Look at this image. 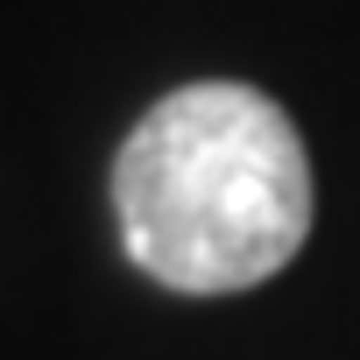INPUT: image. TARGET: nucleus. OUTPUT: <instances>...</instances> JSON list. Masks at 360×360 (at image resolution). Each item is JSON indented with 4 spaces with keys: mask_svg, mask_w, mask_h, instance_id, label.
I'll use <instances>...</instances> for the list:
<instances>
[{
    "mask_svg": "<svg viewBox=\"0 0 360 360\" xmlns=\"http://www.w3.org/2000/svg\"><path fill=\"white\" fill-rule=\"evenodd\" d=\"M113 219L127 262L176 297L255 290L311 233L304 134L255 85H176L113 155Z\"/></svg>",
    "mask_w": 360,
    "mask_h": 360,
    "instance_id": "1",
    "label": "nucleus"
}]
</instances>
